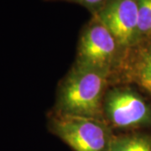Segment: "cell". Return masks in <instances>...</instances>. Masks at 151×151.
Wrapping results in <instances>:
<instances>
[{
  "label": "cell",
  "mask_w": 151,
  "mask_h": 151,
  "mask_svg": "<svg viewBox=\"0 0 151 151\" xmlns=\"http://www.w3.org/2000/svg\"><path fill=\"white\" fill-rule=\"evenodd\" d=\"M137 45L151 41V0H138Z\"/></svg>",
  "instance_id": "obj_7"
},
{
  "label": "cell",
  "mask_w": 151,
  "mask_h": 151,
  "mask_svg": "<svg viewBox=\"0 0 151 151\" xmlns=\"http://www.w3.org/2000/svg\"><path fill=\"white\" fill-rule=\"evenodd\" d=\"M51 129L74 151H108L113 139L106 124L90 117L59 113Z\"/></svg>",
  "instance_id": "obj_2"
},
{
  "label": "cell",
  "mask_w": 151,
  "mask_h": 151,
  "mask_svg": "<svg viewBox=\"0 0 151 151\" xmlns=\"http://www.w3.org/2000/svg\"><path fill=\"white\" fill-rule=\"evenodd\" d=\"M121 49L111 31L93 16L81 33L77 62L109 71Z\"/></svg>",
  "instance_id": "obj_3"
},
{
  "label": "cell",
  "mask_w": 151,
  "mask_h": 151,
  "mask_svg": "<svg viewBox=\"0 0 151 151\" xmlns=\"http://www.w3.org/2000/svg\"><path fill=\"white\" fill-rule=\"evenodd\" d=\"M138 0H107L93 16L111 31L123 49L137 45Z\"/></svg>",
  "instance_id": "obj_4"
},
{
  "label": "cell",
  "mask_w": 151,
  "mask_h": 151,
  "mask_svg": "<svg viewBox=\"0 0 151 151\" xmlns=\"http://www.w3.org/2000/svg\"><path fill=\"white\" fill-rule=\"evenodd\" d=\"M104 111L113 126L127 129L148 123L150 107L142 97L130 89L117 88L105 98Z\"/></svg>",
  "instance_id": "obj_5"
},
{
  "label": "cell",
  "mask_w": 151,
  "mask_h": 151,
  "mask_svg": "<svg viewBox=\"0 0 151 151\" xmlns=\"http://www.w3.org/2000/svg\"><path fill=\"white\" fill-rule=\"evenodd\" d=\"M45 1H64V2L76 4L86 8V9H88L92 13V15H94L103 7L107 0H45Z\"/></svg>",
  "instance_id": "obj_9"
},
{
  "label": "cell",
  "mask_w": 151,
  "mask_h": 151,
  "mask_svg": "<svg viewBox=\"0 0 151 151\" xmlns=\"http://www.w3.org/2000/svg\"><path fill=\"white\" fill-rule=\"evenodd\" d=\"M141 54L136 76L139 82L151 93V44Z\"/></svg>",
  "instance_id": "obj_8"
},
{
  "label": "cell",
  "mask_w": 151,
  "mask_h": 151,
  "mask_svg": "<svg viewBox=\"0 0 151 151\" xmlns=\"http://www.w3.org/2000/svg\"><path fill=\"white\" fill-rule=\"evenodd\" d=\"M108 74V70L76 62L60 87V113L100 119Z\"/></svg>",
  "instance_id": "obj_1"
},
{
  "label": "cell",
  "mask_w": 151,
  "mask_h": 151,
  "mask_svg": "<svg viewBox=\"0 0 151 151\" xmlns=\"http://www.w3.org/2000/svg\"><path fill=\"white\" fill-rule=\"evenodd\" d=\"M108 151H151V137L145 134L113 137Z\"/></svg>",
  "instance_id": "obj_6"
}]
</instances>
